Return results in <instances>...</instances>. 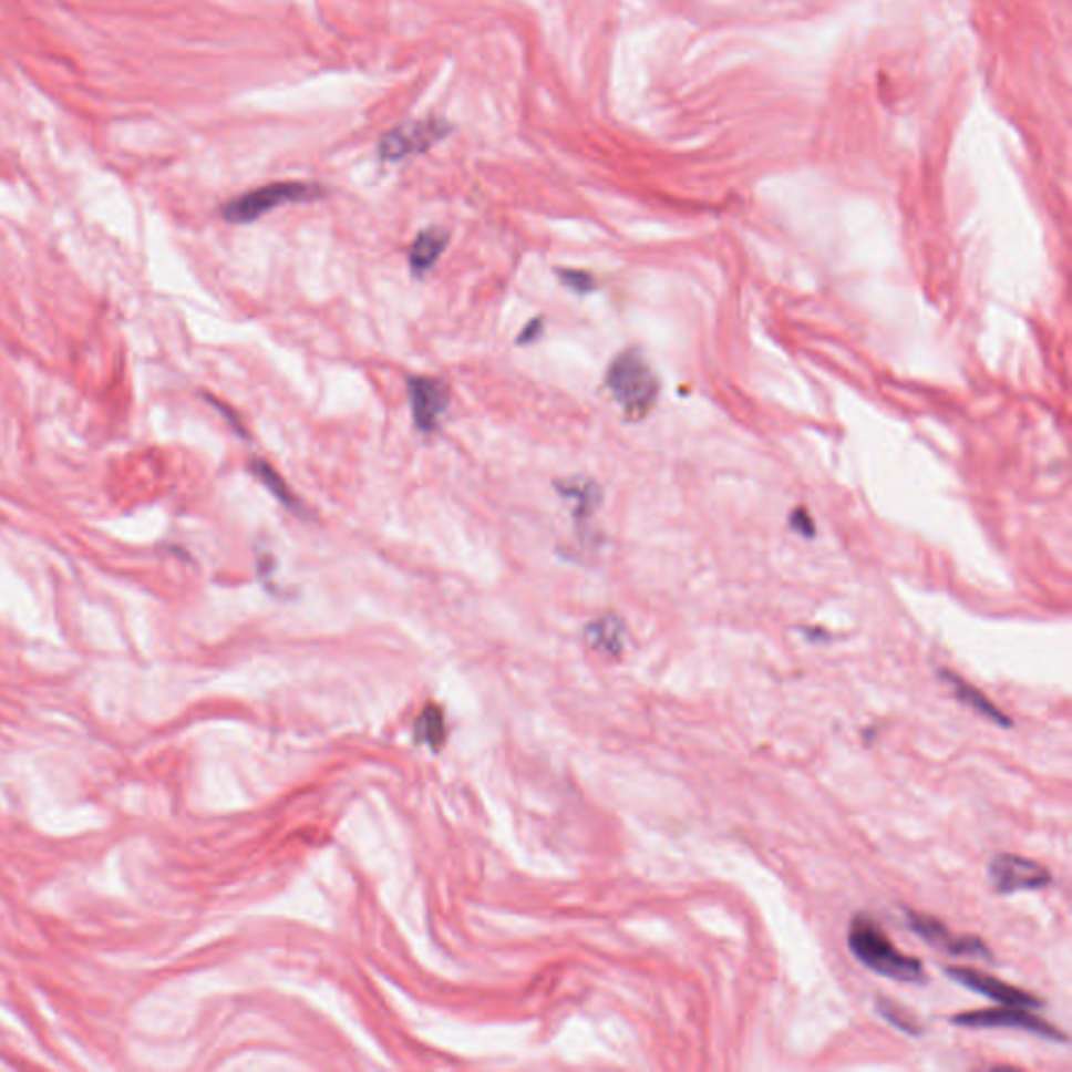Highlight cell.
Here are the masks:
<instances>
[{"mask_svg":"<svg viewBox=\"0 0 1072 1072\" xmlns=\"http://www.w3.org/2000/svg\"><path fill=\"white\" fill-rule=\"evenodd\" d=\"M559 275V281L566 286L568 289H573L575 293H589L595 289V279L585 272V270H575V268H559L557 270Z\"/></svg>","mask_w":1072,"mask_h":1072,"instance_id":"obj_17","label":"cell"},{"mask_svg":"<svg viewBox=\"0 0 1072 1072\" xmlns=\"http://www.w3.org/2000/svg\"><path fill=\"white\" fill-rule=\"evenodd\" d=\"M848 951L867 970L878 977L890 978L907 985H926L928 977L918 958L905 956L880 928V924L867 914H855L848 924Z\"/></svg>","mask_w":1072,"mask_h":1072,"instance_id":"obj_1","label":"cell"},{"mask_svg":"<svg viewBox=\"0 0 1072 1072\" xmlns=\"http://www.w3.org/2000/svg\"><path fill=\"white\" fill-rule=\"evenodd\" d=\"M449 133H451V124L441 117H425L418 122H409L383 134L378 154L382 157V162H401L409 155L425 154L444 136H449Z\"/></svg>","mask_w":1072,"mask_h":1072,"instance_id":"obj_7","label":"cell"},{"mask_svg":"<svg viewBox=\"0 0 1072 1072\" xmlns=\"http://www.w3.org/2000/svg\"><path fill=\"white\" fill-rule=\"evenodd\" d=\"M937 677L942 683H947L951 688L954 695L958 698L963 707L975 710L977 714H980L982 719H987L989 723H996L997 728H1014L1012 717L1006 714L1003 710L997 709L996 704L982 691L978 690L977 686L963 681L959 674L947 669L937 670Z\"/></svg>","mask_w":1072,"mask_h":1072,"instance_id":"obj_10","label":"cell"},{"mask_svg":"<svg viewBox=\"0 0 1072 1072\" xmlns=\"http://www.w3.org/2000/svg\"><path fill=\"white\" fill-rule=\"evenodd\" d=\"M413 735L418 744L430 748L432 752H439L446 740V725H444L442 710L439 707H425L415 721Z\"/></svg>","mask_w":1072,"mask_h":1072,"instance_id":"obj_15","label":"cell"},{"mask_svg":"<svg viewBox=\"0 0 1072 1072\" xmlns=\"http://www.w3.org/2000/svg\"><path fill=\"white\" fill-rule=\"evenodd\" d=\"M409 388V401H411V413L413 423L422 434H432L441 418L446 413L449 406V385L436 380V378H425V375H411L406 380Z\"/></svg>","mask_w":1072,"mask_h":1072,"instance_id":"obj_9","label":"cell"},{"mask_svg":"<svg viewBox=\"0 0 1072 1072\" xmlns=\"http://www.w3.org/2000/svg\"><path fill=\"white\" fill-rule=\"evenodd\" d=\"M876 1012L880 1018H884L890 1027H895L897 1031L905 1034H911V1037H919L924 1033L921 1024H919L918 1018L911 1014L909 1010L900 1008L897 1001L893 999H886V997H878L876 999Z\"/></svg>","mask_w":1072,"mask_h":1072,"instance_id":"obj_16","label":"cell"},{"mask_svg":"<svg viewBox=\"0 0 1072 1072\" xmlns=\"http://www.w3.org/2000/svg\"><path fill=\"white\" fill-rule=\"evenodd\" d=\"M945 975L951 978L954 982L966 987L968 991L987 997L999 1006H1014V1008H1027V1010L1043 1008V1001L1033 993L1018 989L1010 982H1003L1001 978L991 977V975L980 972L975 968H959V966L958 968H945Z\"/></svg>","mask_w":1072,"mask_h":1072,"instance_id":"obj_8","label":"cell"},{"mask_svg":"<svg viewBox=\"0 0 1072 1072\" xmlns=\"http://www.w3.org/2000/svg\"><path fill=\"white\" fill-rule=\"evenodd\" d=\"M323 195L326 192L315 183H300V181L270 183L227 202L223 206V218L230 225H249L275 208L288 206V204H307Z\"/></svg>","mask_w":1072,"mask_h":1072,"instance_id":"obj_3","label":"cell"},{"mask_svg":"<svg viewBox=\"0 0 1072 1072\" xmlns=\"http://www.w3.org/2000/svg\"><path fill=\"white\" fill-rule=\"evenodd\" d=\"M987 880L999 895L1043 890L1053 882L1050 869L1041 863L1014 853H999L987 865Z\"/></svg>","mask_w":1072,"mask_h":1072,"instance_id":"obj_5","label":"cell"},{"mask_svg":"<svg viewBox=\"0 0 1072 1072\" xmlns=\"http://www.w3.org/2000/svg\"><path fill=\"white\" fill-rule=\"evenodd\" d=\"M907 926L914 935H918L926 945L942 951L951 958H978L991 961L993 954L989 945L975 935H954L940 919L919 914L914 909H905Z\"/></svg>","mask_w":1072,"mask_h":1072,"instance_id":"obj_6","label":"cell"},{"mask_svg":"<svg viewBox=\"0 0 1072 1072\" xmlns=\"http://www.w3.org/2000/svg\"><path fill=\"white\" fill-rule=\"evenodd\" d=\"M559 497L568 498L575 503V516L578 519L591 516L595 509L601 505V488L589 478H568L556 482Z\"/></svg>","mask_w":1072,"mask_h":1072,"instance_id":"obj_14","label":"cell"},{"mask_svg":"<svg viewBox=\"0 0 1072 1072\" xmlns=\"http://www.w3.org/2000/svg\"><path fill=\"white\" fill-rule=\"evenodd\" d=\"M792 524L796 526V530H798L801 535H813V522L808 519V514L803 512V509H798V514H794V517H792Z\"/></svg>","mask_w":1072,"mask_h":1072,"instance_id":"obj_19","label":"cell"},{"mask_svg":"<svg viewBox=\"0 0 1072 1072\" xmlns=\"http://www.w3.org/2000/svg\"><path fill=\"white\" fill-rule=\"evenodd\" d=\"M540 333H543V317H536L517 336V346L533 344L540 338Z\"/></svg>","mask_w":1072,"mask_h":1072,"instance_id":"obj_18","label":"cell"},{"mask_svg":"<svg viewBox=\"0 0 1072 1072\" xmlns=\"http://www.w3.org/2000/svg\"><path fill=\"white\" fill-rule=\"evenodd\" d=\"M249 472L254 474V478L258 480L260 484H265L268 493L272 497L277 498L288 512L296 514V516H307L305 512V505L300 503V498L296 497L291 491H289L286 480L281 478V474L267 463L265 460H251L249 463Z\"/></svg>","mask_w":1072,"mask_h":1072,"instance_id":"obj_12","label":"cell"},{"mask_svg":"<svg viewBox=\"0 0 1072 1072\" xmlns=\"http://www.w3.org/2000/svg\"><path fill=\"white\" fill-rule=\"evenodd\" d=\"M446 244H449V230L442 227L423 229L415 237V241L409 249V267L415 272V277H422L439 262Z\"/></svg>","mask_w":1072,"mask_h":1072,"instance_id":"obj_11","label":"cell"},{"mask_svg":"<svg viewBox=\"0 0 1072 1072\" xmlns=\"http://www.w3.org/2000/svg\"><path fill=\"white\" fill-rule=\"evenodd\" d=\"M606 388L632 422L650 413L660 392L658 378L639 350H627L614 359L606 373Z\"/></svg>","mask_w":1072,"mask_h":1072,"instance_id":"obj_2","label":"cell"},{"mask_svg":"<svg viewBox=\"0 0 1072 1072\" xmlns=\"http://www.w3.org/2000/svg\"><path fill=\"white\" fill-rule=\"evenodd\" d=\"M951 1024L961 1027V1029H1016V1031L1037 1034L1041 1039L1062 1043V1045L1069 1041L1066 1033H1062L1058 1027H1053L1048 1020L1033 1014V1010L1014 1008V1006L961 1012V1014L951 1016Z\"/></svg>","mask_w":1072,"mask_h":1072,"instance_id":"obj_4","label":"cell"},{"mask_svg":"<svg viewBox=\"0 0 1072 1072\" xmlns=\"http://www.w3.org/2000/svg\"><path fill=\"white\" fill-rule=\"evenodd\" d=\"M587 643L608 656H620L625 650V625L612 614L601 616L585 629Z\"/></svg>","mask_w":1072,"mask_h":1072,"instance_id":"obj_13","label":"cell"}]
</instances>
